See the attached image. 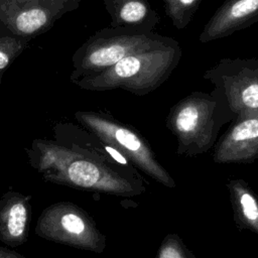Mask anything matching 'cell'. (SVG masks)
<instances>
[{
    "label": "cell",
    "instance_id": "cell-12",
    "mask_svg": "<svg viewBox=\"0 0 258 258\" xmlns=\"http://www.w3.org/2000/svg\"><path fill=\"white\" fill-rule=\"evenodd\" d=\"M202 1L203 0H163L167 16L178 29L187 26Z\"/></svg>",
    "mask_w": 258,
    "mask_h": 258
},
{
    "label": "cell",
    "instance_id": "cell-11",
    "mask_svg": "<svg viewBox=\"0 0 258 258\" xmlns=\"http://www.w3.org/2000/svg\"><path fill=\"white\" fill-rule=\"evenodd\" d=\"M233 206L234 217L240 229L258 234V200L242 179H233L227 184Z\"/></svg>",
    "mask_w": 258,
    "mask_h": 258
},
{
    "label": "cell",
    "instance_id": "cell-1",
    "mask_svg": "<svg viewBox=\"0 0 258 258\" xmlns=\"http://www.w3.org/2000/svg\"><path fill=\"white\" fill-rule=\"evenodd\" d=\"M52 132L25 149L28 164L45 181L122 198L145 191L137 168L116 161L105 143L82 125L56 124Z\"/></svg>",
    "mask_w": 258,
    "mask_h": 258
},
{
    "label": "cell",
    "instance_id": "cell-3",
    "mask_svg": "<svg viewBox=\"0 0 258 258\" xmlns=\"http://www.w3.org/2000/svg\"><path fill=\"white\" fill-rule=\"evenodd\" d=\"M235 117L223 93L214 88L178 101L169 111L166 127L176 138L177 154L192 157L212 149L221 128Z\"/></svg>",
    "mask_w": 258,
    "mask_h": 258
},
{
    "label": "cell",
    "instance_id": "cell-2",
    "mask_svg": "<svg viewBox=\"0 0 258 258\" xmlns=\"http://www.w3.org/2000/svg\"><path fill=\"white\" fill-rule=\"evenodd\" d=\"M180 57L178 41L162 36L155 44L122 58L102 72L82 77L75 83L85 90L118 88L139 96L146 95L168 79Z\"/></svg>",
    "mask_w": 258,
    "mask_h": 258
},
{
    "label": "cell",
    "instance_id": "cell-6",
    "mask_svg": "<svg viewBox=\"0 0 258 258\" xmlns=\"http://www.w3.org/2000/svg\"><path fill=\"white\" fill-rule=\"evenodd\" d=\"M203 78L223 93L236 116L258 112L257 58H221Z\"/></svg>",
    "mask_w": 258,
    "mask_h": 258
},
{
    "label": "cell",
    "instance_id": "cell-9",
    "mask_svg": "<svg viewBox=\"0 0 258 258\" xmlns=\"http://www.w3.org/2000/svg\"><path fill=\"white\" fill-rule=\"evenodd\" d=\"M258 22V0H225L203 28L199 40L207 43Z\"/></svg>",
    "mask_w": 258,
    "mask_h": 258
},
{
    "label": "cell",
    "instance_id": "cell-10",
    "mask_svg": "<svg viewBox=\"0 0 258 258\" xmlns=\"http://www.w3.org/2000/svg\"><path fill=\"white\" fill-rule=\"evenodd\" d=\"M31 197L8 190L0 198V241L9 247L26 243L31 220Z\"/></svg>",
    "mask_w": 258,
    "mask_h": 258
},
{
    "label": "cell",
    "instance_id": "cell-4",
    "mask_svg": "<svg viewBox=\"0 0 258 258\" xmlns=\"http://www.w3.org/2000/svg\"><path fill=\"white\" fill-rule=\"evenodd\" d=\"M75 117L80 125L121 152L137 169L166 187H175L174 179L158 162L148 142L136 129L97 112L79 111Z\"/></svg>",
    "mask_w": 258,
    "mask_h": 258
},
{
    "label": "cell",
    "instance_id": "cell-13",
    "mask_svg": "<svg viewBox=\"0 0 258 258\" xmlns=\"http://www.w3.org/2000/svg\"><path fill=\"white\" fill-rule=\"evenodd\" d=\"M148 17L158 19L144 0H129L121 6L119 11V18L124 23L138 24Z\"/></svg>",
    "mask_w": 258,
    "mask_h": 258
},
{
    "label": "cell",
    "instance_id": "cell-5",
    "mask_svg": "<svg viewBox=\"0 0 258 258\" xmlns=\"http://www.w3.org/2000/svg\"><path fill=\"white\" fill-rule=\"evenodd\" d=\"M35 234L47 241L101 254L106 237L96 222L78 205L59 202L45 208L36 223Z\"/></svg>",
    "mask_w": 258,
    "mask_h": 258
},
{
    "label": "cell",
    "instance_id": "cell-8",
    "mask_svg": "<svg viewBox=\"0 0 258 258\" xmlns=\"http://www.w3.org/2000/svg\"><path fill=\"white\" fill-rule=\"evenodd\" d=\"M258 158V112L236 116L217 141L216 163H250Z\"/></svg>",
    "mask_w": 258,
    "mask_h": 258
},
{
    "label": "cell",
    "instance_id": "cell-7",
    "mask_svg": "<svg viewBox=\"0 0 258 258\" xmlns=\"http://www.w3.org/2000/svg\"><path fill=\"white\" fill-rule=\"evenodd\" d=\"M161 37L150 32L128 33L89 42L76 54L75 81L110 68L122 58L155 44Z\"/></svg>",
    "mask_w": 258,
    "mask_h": 258
},
{
    "label": "cell",
    "instance_id": "cell-15",
    "mask_svg": "<svg viewBox=\"0 0 258 258\" xmlns=\"http://www.w3.org/2000/svg\"><path fill=\"white\" fill-rule=\"evenodd\" d=\"M15 39L6 37L0 39V72L4 71L11 61V55L13 54V42Z\"/></svg>",
    "mask_w": 258,
    "mask_h": 258
},
{
    "label": "cell",
    "instance_id": "cell-16",
    "mask_svg": "<svg viewBox=\"0 0 258 258\" xmlns=\"http://www.w3.org/2000/svg\"><path fill=\"white\" fill-rule=\"evenodd\" d=\"M0 258H26V257L13 251L9 247L0 246Z\"/></svg>",
    "mask_w": 258,
    "mask_h": 258
},
{
    "label": "cell",
    "instance_id": "cell-14",
    "mask_svg": "<svg viewBox=\"0 0 258 258\" xmlns=\"http://www.w3.org/2000/svg\"><path fill=\"white\" fill-rule=\"evenodd\" d=\"M155 258H196L176 234H168L162 240Z\"/></svg>",
    "mask_w": 258,
    "mask_h": 258
}]
</instances>
